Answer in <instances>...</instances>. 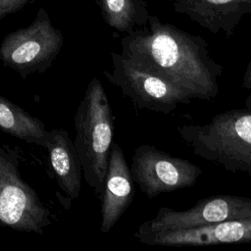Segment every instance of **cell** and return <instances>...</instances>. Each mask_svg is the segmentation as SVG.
<instances>
[{
	"mask_svg": "<svg viewBox=\"0 0 251 251\" xmlns=\"http://www.w3.org/2000/svg\"><path fill=\"white\" fill-rule=\"evenodd\" d=\"M25 2L26 0H0V20L21 9Z\"/></svg>",
	"mask_w": 251,
	"mask_h": 251,
	"instance_id": "cell-15",
	"label": "cell"
},
{
	"mask_svg": "<svg viewBox=\"0 0 251 251\" xmlns=\"http://www.w3.org/2000/svg\"><path fill=\"white\" fill-rule=\"evenodd\" d=\"M244 104H245V108L251 111V94L247 96V98L245 99V103Z\"/></svg>",
	"mask_w": 251,
	"mask_h": 251,
	"instance_id": "cell-17",
	"label": "cell"
},
{
	"mask_svg": "<svg viewBox=\"0 0 251 251\" xmlns=\"http://www.w3.org/2000/svg\"><path fill=\"white\" fill-rule=\"evenodd\" d=\"M134 181L122 147L113 143L108 161L107 174L101 196L102 233L109 232L131 205Z\"/></svg>",
	"mask_w": 251,
	"mask_h": 251,
	"instance_id": "cell-10",
	"label": "cell"
},
{
	"mask_svg": "<svg viewBox=\"0 0 251 251\" xmlns=\"http://www.w3.org/2000/svg\"><path fill=\"white\" fill-rule=\"evenodd\" d=\"M121 54L191 99L211 101L219 94L224 67L211 57L206 40L156 16L149 15L147 25L122 38Z\"/></svg>",
	"mask_w": 251,
	"mask_h": 251,
	"instance_id": "cell-1",
	"label": "cell"
},
{
	"mask_svg": "<svg viewBox=\"0 0 251 251\" xmlns=\"http://www.w3.org/2000/svg\"><path fill=\"white\" fill-rule=\"evenodd\" d=\"M176 131L196 156L228 172L251 176L250 110H226L202 125L177 126Z\"/></svg>",
	"mask_w": 251,
	"mask_h": 251,
	"instance_id": "cell-3",
	"label": "cell"
},
{
	"mask_svg": "<svg viewBox=\"0 0 251 251\" xmlns=\"http://www.w3.org/2000/svg\"><path fill=\"white\" fill-rule=\"evenodd\" d=\"M0 129L27 143L42 145L45 125L12 101L0 95Z\"/></svg>",
	"mask_w": 251,
	"mask_h": 251,
	"instance_id": "cell-13",
	"label": "cell"
},
{
	"mask_svg": "<svg viewBox=\"0 0 251 251\" xmlns=\"http://www.w3.org/2000/svg\"><path fill=\"white\" fill-rule=\"evenodd\" d=\"M234 220H251V198L239 195H214L197 201L186 210L161 207L155 217L143 222L136 230L191 228Z\"/></svg>",
	"mask_w": 251,
	"mask_h": 251,
	"instance_id": "cell-8",
	"label": "cell"
},
{
	"mask_svg": "<svg viewBox=\"0 0 251 251\" xmlns=\"http://www.w3.org/2000/svg\"><path fill=\"white\" fill-rule=\"evenodd\" d=\"M241 88L246 90H251V59L245 69L242 81H241Z\"/></svg>",
	"mask_w": 251,
	"mask_h": 251,
	"instance_id": "cell-16",
	"label": "cell"
},
{
	"mask_svg": "<svg viewBox=\"0 0 251 251\" xmlns=\"http://www.w3.org/2000/svg\"><path fill=\"white\" fill-rule=\"evenodd\" d=\"M63 34L41 9L26 27L8 33L0 44V62L22 78L45 73L63 47Z\"/></svg>",
	"mask_w": 251,
	"mask_h": 251,
	"instance_id": "cell-5",
	"label": "cell"
},
{
	"mask_svg": "<svg viewBox=\"0 0 251 251\" xmlns=\"http://www.w3.org/2000/svg\"><path fill=\"white\" fill-rule=\"evenodd\" d=\"M19 168L18 152L0 144V226L41 235L51 225V215Z\"/></svg>",
	"mask_w": 251,
	"mask_h": 251,
	"instance_id": "cell-4",
	"label": "cell"
},
{
	"mask_svg": "<svg viewBox=\"0 0 251 251\" xmlns=\"http://www.w3.org/2000/svg\"><path fill=\"white\" fill-rule=\"evenodd\" d=\"M112 70L106 78L127 97L136 109L169 114L191 98L173 83L139 69L121 53L112 52Z\"/></svg>",
	"mask_w": 251,
	"mask_h": 251,
	"instance_id": "cell-6",
	"label": "cell"
},
{
	"mask_svg": "<svg viewBox=\"0 0 251 251\" xmlns=\"http://www.w3.org/2000/svg\"><path fill=\"white\" fill-rule=\"evenodd\" d=\"M133 237L145 245L166 247L251 243V220L226 221L191 228L135 230Z\"/></svg>",
	"mask_w": 251,
	"mask_h": 251,
	"instance_id": "cell-9",
	"label": "cell"
},
{
	"mask_svg": "<svg viewBox=\"0 0 251 251\" xmlns=\"http://www.w3.org/2000/svg\"><path fill=\"white\" fill-rule=\"evenodd\" d=\"M74 145L86 183L100 200L114 143L115 117L101 81L93 77L75 114Z\"/></svg>",
	"mask_w": 251,
	"mask_h": 251,
	"instance_id": "cell-2",
	"label": "cell"
},
{
	"mask_svg": "<svg viewBox=\"0 0 251 251\" xmlns=\"http://www.w3.org/2000/svg\"><path fill=\"white\" fill-rule=\"evenodd\" d=\"M130 171L134 183L149 199L191 187L202 175L197 165L150 144L135 148Z\"/></svg>",
	"mask_w": 251,
	"mask_h": 251,
	"instance_id": "cell-7",
	"label": "cell"
},
{
	"mask_svg": "<svg viewBox=\"0 0 251 251\" xmlns=\"http://www.w3.org/2000/svg\"><path fill=\"white\" fill-rule=\"evenodd\" d=\"M41 147L49 153L52 170L60 189L70 199H77L81 188L82 168L74 141L67 130H47Z\"/></svg>",
	"mask_w": 251,
	"mask_h": 251,
	"instance_id": "cell-12",
	"label": "cell"
},
{
	"mask_svg": "<svg viewBox=\"0 0 251 251\" xmlns=\"http://www.w3.org/2000/svg\"><path fill=\"white\" fill-rule=\"evenodd\" d=\"M176 12L212 33L233 34L242 18L251 14V0H172Z\"/></svg>",
	"mask_w": 251,
	"mask_h": 251,
	"instance_id": "cell-11",
	"label": "cell"
},
{
	"mask_svg": "<svg viewBox=\"0 0 251 251\" xmlns=\"http://www.w3.org/2000/svg\"><path fill=\"white\" fill-rule=\"evenodd\" d=\"M100 6L106 24L120 32L147 25L150 14L143 0H100Z\"/></svg>",
	"mask_w": 251,
	"mask_h": 251,
	"instance_id": "cell-14",
	"label": "cell"
}]
</instances>
